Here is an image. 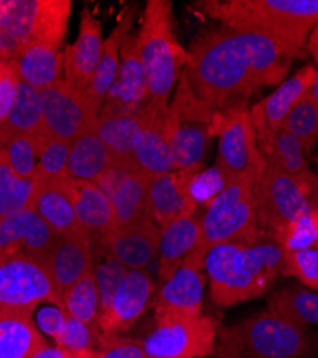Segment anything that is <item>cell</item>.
<instances>
[{
	"instance_id": "1",
	"label": "cell",
	"mask_w": 318,
	"mask_h": 358,
	"mask_svg": "<svg viewBox=\"0 0 318 358\" xmlns=\"http://www.w3.org/2000/svg\"><path fill=\"white\" fill-rule=\"evenodd\" d=\"M180 85L212 112L245 106L261 86L282 80L291 56L264 35L219 26L191 45Z\"/></svg>"
},
{
	"instance_id": "2",
	"label": "cell",
	"mask_w": 318,
	"mask_h": 358,
	"mask_svg": "<svg viewBox=\"0 0 318 358\" xmlns=\"http://www.w3.org/2000/svg\"><path fill=\"white\" fill-rule=\"evenodd\" d=\"M285 252L268 238L254 244L221 243L207 250L205 275L212 301L231 307L264 295L282 274Z\"/></svg>"
},
{
	"instance_id": "3",
	"label": "cell",
	"mask_w": 318,
	"mask_h": 358,
	"mask_svg": "<svg viewBox=\"0 0 318 358\" xmlns=\"http://www.w3.org/2000/svg\"><path fill=\"white\" fill-rule=\"evenodd\" d=\"M195 8L222 26L267 36L291 57L318 23V0H207Z\"/></svg>"
},
{
	"instance_id": "4",
	"label": "cell",
	"mask_w": 318,
	"mask_h": 358,
	"mask_svg": "<svg viewBox=\"0 0 318 358\" xmlns=\"http://www.w3.org/2000/svg\"><path fill=\"white\" fill-rule=\"evenodd\" d=\"M139 56L145 69L150 102L168 105L169 95L181 71L189 62V53L177 38L168 0H150L136 34Z\"/></svg>"
},
{
	"instance_id": "5",
	"label": "cell",
	"mask_w": 318,
	"mask_h": 358,
	"mask_svg": "<svg viewBox=\"0 0 318 358\" xmlns=\"http://www.w3.org/2000/svg\"><path fill=\"white\" fill-rule=\"evenodd\" d=\"M308 350L305 327L273 307L217 334L218 358H300Z\"/></svg>"
},
{
	"instance_id": "6",
	"label": "cell",
	"mask_w": 318,
	"mask_h": 358,
	"mask_svg": "<svg viewBox=\"0 0 318 358\" xmlns=\"http://www.w3.org/2000/svg\"><path fill=\"white\" fill-rule=\"evenodd\" d=\"M259 234L270 238L284 225L312 210L318 176L304 171L293 175L266 162L254 185Z\"/></svg>"
},
{
	"instance_id": "7",
	"label": "cell",
	"mask_w": 318,
	"mask_h": 358,
	"mask_svg": "<svg viewBox=\"0 0 318 358\" xmlns=\"http://www.w3.org/2000/svg\"><path fill=\"white\" fill-rule=\"evenodd\" d=\"M255 182L251 179H233L228 187L214 198L201 218L202 248L221 243L254 244L261 238L256 217Z\"/></svg>"
},
{
	"instance_id": "8",
	"label": "cell",
	"mask_w": 318,
	"mask_h": 358,
	"mask_svg": "<svg viewBox=\"0 0 318 358\" xmlns=\"http://www.w3.org/2000/svg\"><path fill=\"white\" fill-rule=\"evenodd\" d=\"M71 12V0H0V31L23 50L31 45L59 48Z\"/></svg>"
},
{
	"instance_id": "9",
	"label": "cell",
	"mask_w": 318,
	"mask_h": 358,
	"mask_svg": "<svg viewBox=\"0 0 318 358\" xmlns=\"http://www.w3.org/2000/svg\"><path fill=\"white\" fill-rule=\"evenodd\" d=\"M218 330L217 321L204 314L161 315L142 345L150 358H205L215 354Z\"/></svg>"
},
{
	"instance_id": "10",
	"label": "cell",
	"mask_w": 318,
	"mask_h": 358,
	"mask_svg": "<svg viewBox=\"0 0 318 358\" xmlns=\"http://www.w3.org/2000/svg\"><path fill=\"white\" fill-rule=\"evenodd\" d=\"M42 303L62 310L46 261L22 252L0 255V310L34 313Z\"/></svg>"
},
{
	"instance_id": "11",
	"label": "cell",
	"mask_w": 318,
	"mask_h": 358,
	"mask_svg": "<svg viewBox=\"0 0 318 358\" xmlns=\"http://www.w3.org/2000/svg\"><path fill=\"white\" fill-rule=\"evenodd\" d=\"M211 134L218 135V165L231 179L256 181L266 159L256 143L255 129L247 106L217 112Z\"/></svg>"
},
{
	"instance_id": "12",
	"label": "cell",
	"mask_w": 318,
	"mask_h": 358,
	"mask_svg": "<svg viewBox=\"0 0 318 358\" xmlns=\"http://www.w3.org/2000/svg\"><path fill=\"white\" fill-rule=\"evenodd\" d=\"M43 128L55 138L73 141L79 135L92 131L99 112L88 95L65 79L39 91Z\"/></svg>"
},
{
	"instance_id": "13",
	"label": "cell",
	"mask_w": 318,
	"mask_h": 358,
	"mask_svg": "<svg viewBox=\"0 0 318 358\" xmlns=\"http://www.w3.org/2000/svg\"><path fill=\"white\" fill-rule=\"evenodd\" d=\"M207 250L198 245L157 291L152 306L155 317L201 315L205 285Z\"/></svg>"
},
{
	"instance_id": "14",
	"label": "cell",
	"mask_w": 318,
	"mask_h": 358,
	"mask_svg": "<svg viewBox=\"0 0 318 358\" xmlns=\"http://www.w3.org/2000/svg\"><path fill=\"white\" fill-rule=\"evenodd\" d=\"M150 102L148 83L136 35H128L122 43L117 76L105 98L101 116L138 115Z\"/></svg>"
},
{
	"instance_id": "15",
	"label": "cell",
	"mask_w": 318,
	"mask_h": 358,
	"mask_svg": "<svg viewBox=\"0 0 318 358\" xmlns=\"http://www.w3.org/2000/svg\"><path fill=\"white\" fill-rule=\"evenodd\" d=\"M315 76V68L305 65L293 76L285 79L271 95L251 108L250 115L259 149L273 139L282 128L288 113L311 92Z\"/></svg>"
},
{
	"instance_id": "16",
	"label": "cell",
	"mask_w": 318,
	"mask_h": 358,
	"mask_svg": "<svg viewBox=\"0 0 318 358\" xmlns=\"http://www.w3.org/2000/svg\"><path fill=\"white\" fill-rule=\"evenodd\" d=\"M155 291V282L145 270H129L115 292L109 308L99 314L96 325L102 336H118L145 313Z\"/></svg>"
},
{
	"instance_id": "17",
	"label": "cell",
	"mask_w": 318,
	"mask_h": 358,
	"mask_svg": "<svg viewBox=\"0 0 318 358\" xmlns=\"http://www.w3.org/2000/svg\"><path fill=\"white\" fill-rule=\"evenodd\" d=\"M161 229L150 220L142 217L131 224L115 227L99 235L102 250L121 261L128 270H143L158 255Z\"/></svg>"
},
{
	"instance_id": "18",
	"label": "cell",
	"mask_w": 318,
	"mask_h": 358,
	"mask_svg": "<svg viewBox=\"0 0 318 358\" xmlns=\"http://www.w3.org/2000/svg\"><path fill=\"white\" fill-rule=\"evenodd\" d=\"M57 238L34 206L0 220V255L22 252L46 261Z\"/></svg>"
},
{
	"instance_id": "19",
	"label": "cell",
	"mask_w": 318,
	"mask_h": 358,
	"mask_svg": "<svg viewBox=\"0 0 318 358\" xmlns=\"http://www.w3.org/2000/svg\"><path fill=\"white\" fill-rule=\"evenodd\" d=\"M196 166L178 169L152 176L145 213L150 220L161 229L182 217L195 214L196 205L188 194V179Z\"/></svg>"
},
{
	"instance_id": "20",
	"label": "cell",
	"mask_w": 318,
	"mask_h": 358,
	"mask_svg": "<svg viewBox=\"0 0 318 358\" xmlns=\"http://www.w3.org/2000/svg\"><path fill=\"white\" fill-rule=\"evenodd\" d=\"M169 105L148 102L142 110V127L133 149V161L152 176L173 171L168 128Z\"/></svg>"
},
{
	"instance_id": "21",
	"label": "cell",
	"mask_w": 318,
	"mask_h": 358,
	"mask_svg": "<svg viewBox=\"0 0 318 358\" xmlns=\"http://www.w3.org/2000/svg\"><path fill=\"white\" fill-rule=\"evenodd\" d=\"M46 264L64 307V295L68 289L95 268L92 235L86 229H82L72 235L59 236L46 259Z\"/></svg>"
},
{
	"instance_id": "22",
	"label": "cell",
	"mask_w": 318,
	"mask_h": 358,
	"mask_svg": "<svg viewBox=\"0 0 318 358\" xmlns=\"http://www.w3.org/2000/svg\"><path fill=\"white\" fill-rule=\"evenodd\" d=\"M103 42L101 22L89 9H83L79 35L64 53V79L85 91L98 68Z\"/></svg>"
},
{
	"instance_id": "23",
	"label": "cell",
	"mask_w": 318,
	"mask_h": 358,
	"mask_svg": "<svg viewBox=\"0 0 318 358\" xmlns=\"http://www.w3.org/2000/svg\"><path fill=\"white\" fill-rule=\"evenodd\" d=\"M79 225L91 235H103L115 228V214L109 196L95 184L71 176L62 179Z\"/></svg>"
},
{
	"instance_id": "24",
	"label": "cell",
	"mask_w": 318,
	"mask_h": 358,
	"mask_svg": "<svg viewBox=\"0 0 318 358\" xmlns=\"http://www.w3.org/2000/svg\"><path fill=\"white\" fill-rule=\"evenodd\" d=\"M201 243V218L195 214L182 217L161 228L159 238V268L158 277L161 284L165 282L182 261Z\"/></svg>"
},
{
	"instance_id": "25",
	"label": "cell",
	"mask_w": 318,
	"mask_h": 358,
	"mask_svg": "<svg viewBox=\"0 0 318 358\" xmlns=\"http://www.w3.org/2000/svg\"><path fill=\"white\" fill-rule=\"evenodd\" d=\"M168 128L173 171L201 165L205 145L212 136L211 124L181 117L169 106Z\"/></svg>"
},
{
	"instance_id": "26",
	"label": "cell",
	"mask_w": 318,
	"mask_h": 358,
	"mask_svg": "<svg viewBox=\"0 0 318 358\" xmlns=\"http://www.w3.org/2000/svg\"><path fill=\"white\" fill-rule=\"evenodd\" d=\"M133 17H135V8H127L122 12L121 20L118 22L117 26L113 27V31L103 42V49H102L98 68L88 87L85 89V92L88 95L91 103L95 106V109L99 113L109 89L115 80V76H117L121 48L125 38L129 35V31L133 24Z\"/></svg>"
},
{
	"instance_id": "27",
	"label": "cell",
	"mask_w": 318,
	"mask_h": 358,
	"mask_svg": "<svg viewBox=\"0 0 318 358\" xmlns=\"http://www.w3.org/2000/svg\"><path fill=\"white\" fill-rule=\"evenodd\" d=\"M45 344L32 313L0 310V358H31Z\"/></svg>"
},
{
	"instance_id": "28",
	"label": "cell",
	"mask_w": 318,
	"mask_h": 358,
	"mask_svg": "<svg viewBox=\"0 0 318 358\" xmlns=\"http://www.w3.org/2000/svg\"><path fill=\"white\" fill-rule=\"evenodd\" d=\"M36 194L34 198V210L49 225L57 236H66L82 231L79 225L72 199L59 181L36 182Z\"/></svg>"
},
{
	"instance_id": "29",
	"label": "cell",
	"mask_w": 318,
	"mask_h": 358,
	"mask_svg": "<svg viewBox=\"0 0 318 358\" xmlns=\"http://www.w3.org/2000/svg\"><path fill=\"white\" fill-rule=\"evenodd\" d=\"M152 175L138 166L128 169L120 178L109 195L115 214V227L131 224L147 215L145 203Z\"/></svg>"
},
{
	"instance_id": "30",
	"label": "cell",
	"mask_w": 318,
	"mask_h": 358,
	"mask_svg": "<svg viewBox=\"0 0 318 358\" xmlns=\"http://www.w3.org/2000/svg\"><path fill=\"white\" fill-rule=\"evenodd\" d=\"M142 127V112L138 115L101 116L92 131L105 143L115 164H136L133 149Z\"/></svg>"
},
{
	"instance_id": "31",
	"label": "cell",
	"mask_w": 318,
	"mask_h": 358,
	"mask_svg": "<svg viewBox=\"0 0 318 358\" xmlns=\"http://www.w3.org/2000/svg\"><path fill=\"white\" fill-rule=\"evenodd\" d=\"M112 157L105 143L94 131H88L71 142L68 176L80 181L96 182L110 168Z\"/></svg>"
},
{
	"instance_id": "32",
	"label": "cell",
	"mask_w": 318,
	"mask_h": 358,
	"mask_svg": "<svg viewBox=\"0 0 318 358\" xmlns=\"http://www.w3.org/2000/svg\"><path fill=\"white\" fill-rule=\"evenodd\" d=\"M20 79L36 91L61 80L64 55L59 48L48 45H31L24 48L16 59Z\"/></svg>"
},
{
	"instance_id": "33",
	"label": "cell",
	"mask_w": 318,
	"mask_h": 358,
	"mask_svg": "<svg viewBox=\"0 0 318 358\" xmlns=\"http://www.w3.org/2000/svg\"><path fill=\"white\" fill-rule=\"evenodd\" d=\"M42 131L45 128L39 91L20 79L15 103L0 125V142L13 135H36Z\"/></svg>"
},
{
	"instance_id": "34",
	"label": "cell",
	"mask_w": 318,
	"mask_h": 358,
	"mask_svg": "<svg viewBox=\"0 0 318 358\" xmlns=\"http://www.w3.org/2000/svg\"><path fill=\"white\" fill-rule=\"evenodd\" d=\"M38 184L22 179L12 169L5 152L0 149V220L23 208L34 206Z\"/></svg>"
},
{
	"instance_id": "35",
	"label": "cell",
	"mask_w": 318,
	"mask_h": 358,
	"mask_svg": "<svg viewBox=\"0 0 318 358\" xmlns=\"http://www.w3.org/2000/svg\"><path fill=\"white\" fill-rule=\"evenodd\" d=\"M259 151H261L267 164L287 173L297 175L307 171L304 145L298 138L284 128H281Z\"/></svg>"
},
{
	"instance_id": "36",
	"label": "cell",
	"mask_w": 318,
	"mask_h": 358,
	"mask_svg": "<svg viewBox=\"0 0 318 358\" xmlns=\"http://www.w3.org/2000/svg\"><path fill=\"white\" fill-rule=\"evenodd\" d=\"M62 311L86 324L96 321L99 313V289L95 268L79 278L64 295Z\"/></svg>"
},
{
	"instance_id": "37",
	"label": "cell",
	"mask_w": 318,
	"mask_h": 358,
	"mask_svg": "<svg viewBox=\"0 0 318 358\" xmlns=\"http://www.w3.org/2000/svg\"><path fill=\"white\" fill-rule=\"evenodd\" d=\"M71 141L50 136L46 131L41 135L38 168L35 182L59 181L68 176V158Z\"/></svg>"
},
{
	"instance_id": "38",
	"label": "cell",
	"mask_w": 318,
	"mask_h": 358,
	"mask_svg": "<svg viewBox=\"0 0 318 358\" xmlns=\"http://www.w3.org/2000/svg\"><path fill=\"white\" fill-rule=\"evenodd\" d=\"M284 252L318 248V211L315 208L284 225L271 238Z\"/></svg>"
},
{
	"instance_id": "39",
	"label": "cell",
	"mask_w": 318,
	"mask_h": 358,
	"mask_svg": "<svg viewBox=\"0 0 318 358\" xmlns=\"http://www.w3.org/2000/svg\"><path fill=\"white\" fill-rule=\"evenodd\" d=\"M270 307L301 325H318V292L303 288H284L270 301Z\"/></svg>"
},
{
	"instance_id": "40",
	"label": "cell",
	"mask_w": 318,
	"mask_h": 358,
	"mask_svg": "<svg viewBox=\"0 0 318 358\" xmlns=\"http://www.w3.org/2000/svg\"><path fill=\"white\" fill-rule=\"evenodd\" d=\"M43 132L36 135H13L0 142V149L5 152L15 173L22 179L35 181L39 141Z\"/></svg>"
},
{
	"instance_id": "41",
	"label": "cell",
	"mask_w": 318,
	"mask_h": 358,
	"mask_svg": "<svg viewBox=\"0 0 318 358\" xmlns=\"http://www.w3.org/2000/svg\"><path fill=\"white\" fill-rule=\"evenodd\" d=\"M282 128L301 141L310 149L318 139V103L310 94L288 113Z\"/></svg>"
},
{
	"instance_id": "42",
	"label": "cell",
	"mask_w": 318,
	"mask_h": 358,
	"mask_svg": "<svg viewBox=\"0 0 318 358\" xmlns=\"http://www.w3.org/2000/svg\"><path fill=\"white\" fill-rule=\"evenodd\" d=\"M233 181L221 168L215 164L212 168L201 169L198 165L189 179H188V194L196 206L208 205L214 198H217Z\"/></svg>"
},
{
	"instance_id": "43",
	"label": "cell",
	"mask_w": 318,
	"mask_h": 358,
	"mask_svg": "<svg viewBox=\"0 0 318 358\" xmlns=\"http://www.w3.org/2000/svg\"><path fill=\"white\" fill-rule=\"evenodd\" d=\"M128 271L129 270L121 261H118L117 258H113L108 254H106L105 261L95 268V277H96L98 289H99V313H98V315L105 313L109 308L115 292H117V289L120 288V285L124 281Z\"/></svg>"
},
{
	"instance_id": "44",
	"label": "cell",
	"mask_w": 318,
	"mask_h": 358,
	"mask_svg": "<svg viewBox=\"0 0 318 358\" xmlns=\"http://www.w3.org/2000/svg\"><path fill=\"white\" fill-rule=\"evenodd\" d=\"M282 274L296 277L308 289L318 291V248L285 252Z\"/></svg>"
},
{
	"instance_id": "45",
	"label": "cell",
	"mask_w": 318,
	"mask_h": 358,
	"mask_svg": "<svg viewBox=\"0 0 318 358\" xmlns=\"http://www.w3.org/2000/svg\"><path fill=\"white\" fill-rule=\"evenodd\" d=\"M95 334L91 324H86L75 317L66 314L65 322L59 337L56 338V345L71 351H91L94 350Z\"/></svg>"
},
{
	"instance_id": "46",
	"label": "cell",
	"mask_w": 318,
	"mask_h": 358,
	"mask_svg": "<svg viewBox=\"0 0 318 358\" xmlns=\"http://www.w3.org/2000/svg\"><path fill=\"white\" fill-rule=\"evenodd\" d=\"M101 348L94 358H150L143 350L142 341L122 338L118 336H99Z\"/></svg>"
},
{
	"instance_id": "47",
	"label": "cell",
	"mask_w": 318,
	"mask_h": 358,
	"mask_svg": "<svg viewBox=\"0 0 318 358\" xmlns=\"http://www.w3.org/2000/svg\"><path fill=\"white\" fill-rule=\"evenodd\" d=\"M20 75L16 61L0 62V125L15 103L17 89H19Z\"/></svg>"
},
{
	"instance_id": "48",
	"label": "cell",
	"mask_w": 318,
	"mask_h": 358,
	"mask_svg": "<svg viewBox=\"0 0 318 358\" xmlns=\"http://www.w3.org/2000/svg\"><path fill=\"white\" fill-rule=\"evenodd\" d=\"M65 317L66 314L59 307L45 308L38 315V324L46 336L52 337L56 341V338L59 337L62 331Z\"/></svg>"
},
{
	"instance_id": "49",
	"label": "cell",
	"mask_w": 318,
	"mask_h": 358,
	"mask_svg": "<svg viewBox=\"0 0 318 358\" xmlns=\"http://www.w3.org/2000/svg\"><path fill=\"white\" fill-rule=\"evenodd\" d=\"M95 350L91 351H71L59 345H48L45 344L39 348L31 358H94Z\"/></svg>"
},
{
	"instance_id": "50",
	"label": "cell",
	"mask_w": 318,
	"mask_h": 358,
	"mask_svg": "<svg viewBox=\"0 0 318 358\" xmlns=\"http://www.w3.org/2000/svg\"><path fill=\"white\" fill-rule=\"evenodd\" d=\"M23 52V48L10 36L0 31V62L16 61Z\"/></svg>"
},
{
	"instance_id": "51",
	"label": "cell",
	"mask_w": 318,
	"mask_h": 358,
	"mask_svg": "<svg viewBox=\"0 0 318 358\" xmlns=\"http://www.w3.org/2000/svg\"><path fill=\"white\" fill-rule=\"evenodd\" d=\"M308 50L311 52L314 61L318 64V23L314 26L312 32L308 38ZM315 71H317V76H315L314 86L311 89V92H310V96L318 103V69H315Z\"/></svg>"
},
{
	"instance_id": "52",
	"label": "cell",
	"mask_w": 318,
	"mask_h": 358,
	"mask_svg": "<svg viewBox=\"0 0 318 358\" xmlns=\"http://www.w3.org/2000/svg\"><path fill=\"white\" fill-rule=\"evenodd\" d=\"M312 205H314V208H315V210L318 211V195L312 199Z\"/></svg>"
}]
</instances>
